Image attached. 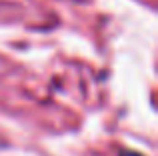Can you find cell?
<instances>
[{
	"label": "cell",
	"instance_id": "6da1fadb",
	"mask_svg": "<svg viewBox=\"0 0 158 156\" xmlns=\"http://www.w3.org/2000/svg\"><path fill=\"white\" fill-rule=\"evenodd\" d=\"M120 156H140V154H136V152H122Z\"/></svg>",
	"mask_w": 158,
	"mask_h": 156
}]
</instances>
